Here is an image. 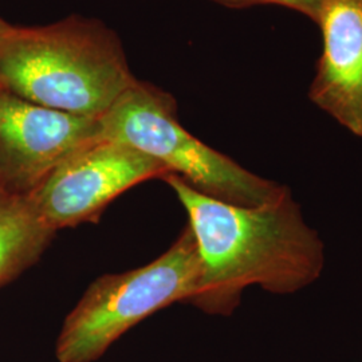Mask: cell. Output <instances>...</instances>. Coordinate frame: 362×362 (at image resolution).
<instances>
[{
  "label": "cell",
  "instance_id": "1",
  "mask_svg": "<svg viewBox=\"0 0 362 362\" xmlns=\"http://www.w3.org/2000/svg\"><path fill=\"white\" fill-rule=\"evenodd\" d=\"M164 180L188 214L200 255L194 306L209 314H230L248 286L290 294L320 276L322 243L290 194L242 207L197 192L177 175L168 173Z\"/></svg>",
  "mask_w": 362,
  "mask_h": 362
},
{
  "label": "cell",
  "instance_id": "2",
  "mask_svg": "<svg viewBox=\"0 0 362 362\" xmlns=\"http://www.w3.org/2000/svg\"><path fill=\"white\" fill-rule=\"evenodd\" d=\"M137 82L115 31L70 16L0 37V89L67 115L101 118Z\"/></svg>",
  "mask_w": 362,
  "mask_h": 362
},
{
  "label": "cell",
  "instance_id": "3",
  "mask_svg": "<svg viewBox=\"0 0 362 362\" xmlns=\"http://www.w3.org/2000/svg\"><path fill=\"white\" fill-rule=\"evenodd\" d=\"M100 125L101 139L128 144L151 156L208 197L258 207L288 194L284 185L242 168L184 129L173 97L139 79L100 118Z\"/></svg>",
  "mask_w": 362,
  "mask_h": 362
},
{
  "label": "cell",
  "instance_id": "4",
  "mask_svg": "<svg viewBox=\"0 0 362 362\" xmlns=\"http://www.w3.org/2000/svg\"><path fill=\"white\" fill-rule=\"evenodd\" d=\"M202 275L194 233L187 227L167 252L152 263L94 281L59 332V362H94L117 339L156 311L192 302Z\"/></svg>",
  "mask_w": 362,
  "mask_h": 362
},
{
  "label": "cell",
  "instance_id": "5",
  "mask_svg": "<svg viewBox=\"0 0 362 362\" xmlns=\"http://www.w3.org/2000/svg\"><path fill=\"white\" fill-rule=\"evenodd\" d=\"M168 173L161 163L128 144L98 139L69 156L27 196L57 233L95 221L110 202L133 185L164 179Z\"/></svg>",
  "mask_w": 362,
  "mask_h": 362
},
{
  "label": "cell",
  "instance_id": "6",
  "mask_svg": "<svg viewBox=\"0 0 362 362\" xmlns=\"http://www.w3.org/2000/svg\"><path fill=\"white\" fill-rule=\"evenodd\" d=\"M98 139L100 118L52 110L0 89V184L4 191L31 194L69 156Z\"/></svg>",
  "mask_w": 362,
  "mask_h": 362
},
{
  "label": "cell",
  "instance_id": "7",
  "mask_svg": "<svg viewBox=\"0 0 362 362\" xmlns=\"http://www.w3.org/2000/svg\"><path fill=\"white\" fill-rule=\"evenodd\" d=\"M317 25L324 50L309 98L362 137V0H325Z\"/></svg>",
  "mask_w": 362,
  "mask_h": 362
},
{
  "label": "cell",
  "instance_id": "8",
  "mask_svg": "<svg viewBox=\"0 0 362 362\" xmlns=\"http://www.w3.org/2000/svg\"><path fill=\"white\" fill-rule=\"evenodd\" d=\"M55 231L39 216L27 194L0 191V286L33 266Z\"/></svg>",
  "mask_w": 362,
  "mask_h": 362
},
{
  "label": "cell",
  "instance_id": "9",
  "mask_svg": "<svg viewBox=\"0 0 362 362\" xmlns=\"http://www.w3.org/2000/svg\"><path fill=\"white\" fill-rule=\"evenodd\" d=\"M220 4L228 6V7H250L255 4H276L291 8L297 13H303L305 16L310 18L313 22L317 23V19L321 13V7L325 0H215Z\"/></svg>",
  "mask_w": 362,
  "mask_h": 362
},
{
  "label": "cell",
  "instance_id": "10",
  "mask_svg": "<svg viewBox=\"0 0 362 362\" xmlns=\"http://www.w3.org/2000/svg\"><path fill=\"white\" fill-rule=\"evenodd\" d=\"M7 28H8V27L6 26L4 23H1V22H0V37L3 35V33H4Z\"/></svg>",
  "mask_w": 362,
  "mask_h": 362
},
{
  "label": "cell",
  "instance_id": "11",
  "mask_svg": "<svg viewBox=\"0 0 362 362\" xmlns=\"http://www.w3.org/2000/svg\"><path fill=\"white\" fill-rule=\"evenodd\" d=\"M1 189H3V187H1V184H0V191H1Z\"/></svg>",
  "mask_w": 362,
  "mask_h": 362
}]
</instances>
